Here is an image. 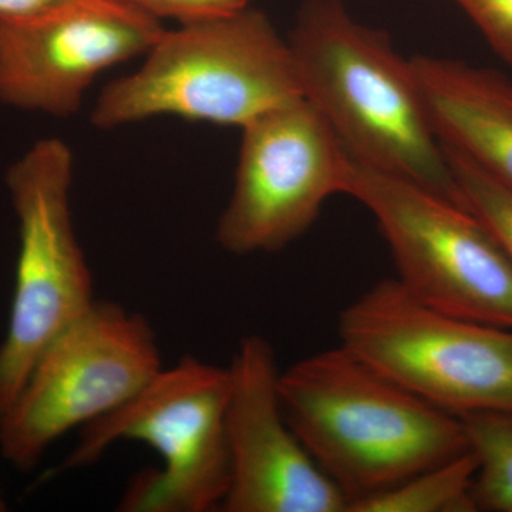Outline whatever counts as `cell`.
<instances>
[{
  "label": "cell",
  "instance_id": "obj_15",
  "mask_svg": "<svg viewBox=\"0 0 512 512\" xmlns=\"http://www.w3.org/2000/svg\"><path fill=\"white\" fill-rule=\"evenodd\" d=\"M443 148L466 207L490 229L512 261V190L463 154Z\"/></svg>",
  "mask_w": 512,
  "mask_h": 512
},
{
  "label": "cell",
  "instance_id": "obj_4",
  "mask_svg": "<svg viewBox=\"0 0 512 512\" xmlns=\"http://www.w3.org/2000/svg\"><path fill=\"white\" fill-rule=\"evenodd\" d=\"M228 394V367L185 356L119 409L82 427L60 470L90 466L120 441H140L163 464L134 476L120 511L221 510L229 485Z\"/></svg>",
  "mask_w": 512,
  "mask_h": 512
},
{
  "label": "cell",
  "instance_id": "obj_13",
  "mask_svg": "<svg viewBox=\"0 0 512 512\" xmlns=\"http://www.w3.org/2000/svg\"><path fill=\"white\" fill-rule=\"evenodd\" d=\"M477 460L470 450L389 490L350 504L348 512H473Z\"/></svg>",
  "mask_w": 512,
  "mask_h": 512
},
{
  "label": "cell",
  "instance_id": "obj_10",
  "mask_svg": "<svg viewBox=\"0 0 512 512\" xmlns=\"http://www.w3.org/2000/svg\"><path fill=\"white\" fill-rule=\"evenodd\" d=\"M164 30L124 0H73L32 18L0 20V103L72 116L101 72L146 55Z\"/></svg>",
  "mask_w": 512,
  "mask_h": 512
},
{
  "label": "cell",
  "instance_id": "obj_8",
  "mask_svg": "<svg viewBox=\"0 0 512 512\" xmlns=\"http://www.w3.org/2000/svg\"><path fill=\"white\" fill-rule=\"evenodd\" d=\"M150 322L116 302L94 301L37 359L0 414V454L26 473L64 434L119 409L160 370Z\"/></svg>",
  "mask_w": 512,
  "mask_h": 512
},
{
  "label": "cell",
  "instance_id": "obj_7",
  "mask_svg": "<svg viewBox=\"0 0 512 512\" xmlns=\"http://www.w3.org/2000/svg\"><path fill=\"white\" fill-rule=\"evenodd\" d=\"M343 194L375 217L397 281L417 301L512 330V261L468 208L350 160Z\"/></svg>",
  "mask_w": 512,
  "mask_h": 512
},
{
  "label": "cell",
  "instance_id": "obj_14",
  "mask_svg": "<svg viewBox=\"0 0 512 512\" xmlns=\"http://www.w3.org/2000/svg\"><path fill=\"white\" fill-rule=\"evenodd\" d=\"M460 419L477 460V511L512 512V410L468 413Z\"/></svg>",
  "mask_w": 512,
  "mask_h": 512
},
{
  "label": "cell",
  "instance_id": "obj_2",
  "mask_svg": "<svg viewBox=\"0 0 512 512\" xmlns=\"http://www.w3.org/2000/svg\"><path fill=\"white\" fill-rule=\"evenodd\" d=\"M278 387L293 433L348 508L468 450L460 417L343 345L281 370Z\"/></svg>",
  "mask_w": 512,
  "mask_h": 512
},
{
  "label": "cell",
  "instance_id": "obj_11",
  "mask_svg": "<svg viewBox=\"0 0 512 512\" xmlns=\"http://www.w3.org/2000/svg\"><path fill=\"white\" fill-rule=\"evenodd\" d=\"M229 372L225 512H346L348 500L286 420L281 369L261 335L239 340Z\"/></svg>",
  "mask_w": 512,
  "mask_h": 512
},
{
  "label": "cell",
  "instance_id": "obj_12",
  "mask_svg": "<svg viewBox=\"0 0 512 512\" xmlns=\"http://www.w3.org/2000/svg\"><path fill=\"white\" fill-rule=\"evenodd\" d=\"M410 60L441 144L512 190V79L461 60Z\"/></svg>",
  "mask_w": 512,
  "mask_h": 512
},
{
  "label": "cell",
  "instance_id": "obj_6",
  "mask_svg": "<svg viewBox=\"0 0 512 512\" xmlns=\"http://www.w3.org/2000/svg\"><path fill=\"white\" fill-rule=\"evenodd\" d=\"M73 154L42 138L6 173L19 254L8 332L0 343V414L42 353L93 305V276L73 227Z\"/></svg>",
  "mask_w": 512,
  "mask_h": 512
},
{
  "label": "cell",
  "instance_id": "obj_5",
  "mask_svg": "<svg viewBox=\"0 0 512 512\" xmlns=\"http://www.w3.org/2000/svg\"><path fill=\"white\" fill-rule=\"evenodd\" d=\"M340 345L444 412L512 410V330L437 311L396 278L339 315Z\"/></svg>",
  "mask_w": 512,
  "mask_h": 512
},
{
  "label": "cell",
  "instance_id": "obj_18",
  "mask_svg": "<svg viewBox=\"0 0 512 512\" xmlns=\"http://www.w3.org/2000/svg\"><path fill=\"white\" fill-rule=\"evenodd\" d=\"M73 0H0V20L32 18Z\"/></svg>",
  "mask_w": 512,
  "mask_h": 512
},
{
  "label": "cell",
  "instance_id": "obj_9",
  "mask_svg": "<svg viewBox=\"0 0 512 512\" xmlns=\"http://www.w3.org/2000/svg\"><path fill=\"white\" fill-rule=\"evenodd\" d=\"M241 130L217 241L239 256L279 251L312 227L332 195L343 194L352 157L305 97L265 111Z\"/></svg>",
  "mask_w": 512,
  "mask_h": 512
},
{
  "label": "cell",
  "instance_id": "obj_1",
  "mask_svg": "<svg viewBox=\"0 0 512 512\" xmlns=\"http://www.w3.org/2000/svg\"><path fill=\"white\" fill-rule=\"evenodd\" d=\"M288 43L302 96L353 161L466 207L412 60L386 33L357 20L343 0H305Z\"/></svg>",
  "mask_w": 512,
  "mask_h": 512
},
{
  "label": "cell",
  "instance_id": "obj_17",
  "mask_svg": "<svg viewBox=\"0 0 512 512\" xmlns=\"http://www.w3.org/2000/svg\"><path fill=\"white\" fill-rule=\"evenodd\" d=\"M157 19L178 23L229 15L248 8L251 0H124Z\"/></svg>",
  "mask_w": 512,
  "mask_h": 512
},
{
  "label": "cell",
  "instance_id": "obj_19",
  "mask_svg": "<svg viewBox=\"0 0 512 512\" xmlns=\"http://www.w3.org/2000/svg\"><path fill=\"white\" fill-rule=\"evenodd\" d=\"M6 510V504L5 501L2 500V497H0V511Z\"/></svg>",
  "mask_w": 512,
  "mask_h": 512
},
{
  "label": "cell",
  "instance_id": "obj_16",
  "mask_svg": "<svg viewBox=\"0 0 512 512\" xmlns=\"http://www.w3.org/2000/svg\"><path fill=\"white\" fill-rule=\"evenodd\" d=\"M480 30L491 49L512 66V0H451Z\"/></svg>",
  "mask_w": 512,
  "mask_h": 512
},
{
  "label": "cell",
  "instance_id": "obj_3",
  "mask_svg": "<svg viewBox=\"0 0 512 512\" xmlns=\"http://www.w3.org/2000/svg\"><path fill=\"white\" fill-rule=\"evenodd\" d=\"M302 96L288 39L262 10L248 8L164 30L137 72L96 101L99 128L158 116L244 127Z\"/></svg>",
  "mask_w": 512,
  "mask_h": 512
}]
</instances>
